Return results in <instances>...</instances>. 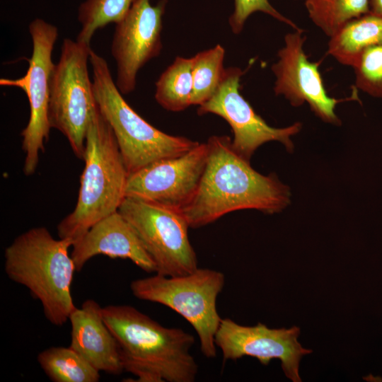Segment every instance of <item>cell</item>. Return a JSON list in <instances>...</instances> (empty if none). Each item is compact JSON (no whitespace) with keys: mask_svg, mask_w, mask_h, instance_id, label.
I'll return each mask as SVG.
<instances>
[{"mask_svg":"<svg viewBox=\"0 0 382 382\" xmlns=\"http://www.w3.org/2000/svg\"><path fill=\"white\" fill-rule=\"evenodd\" d=\"M37 359L53 382H98L100 378V371L69 346L47 348Z\"/></svg>","mask_w":382,"mask_h":382,"instance_id":"cell-18","label":"cell"},{"mask_svg":"<svg viewBox=\"0 0 382 382\" xmlns=\"http://www.w3.org/2000/svg\"><path fill=\"white\" fill-rule=\"evenodd\" d=\"M206 166L197 190L180 211L190 228L214 222L228 213L257 209L281 212L290 202L289 187L274 175H264L233 148L227 136L214 135L206 142Z\"/></svg>","mask_w":382,"mask_h":382,"instance_id":"cell-1","label":"cell"},{"mask_svg":"<svg viewBox=\"0 0 382 382\" xmlns=\"http://www.w3.org/2000/svg\"><path fill=\"white\" fill-rule=\"evenodd\" d=\"M300 328H270L258 323L242 325L232 319L222 318L215 336V344L223 360H237L243 357L256 358L262 365L278 359L285 376L293 382H301L299 364L303 356L312 352L298 341Z\"/></svg>","mask_w":382,"mask_h":382,"instance_id":"cell-14","label":"cell"},{"mask_svg":"<svg viewBox=\"0 0 382 382\" xmlns=\"http://www.w3.org/2000/svg\"><path fill=\"white\" fill-rule=\"evenodd\" d=\"M376 45H382V16L369 12L350 21L330 37L328 54L354 68L363 52Z\"/></svg>","mask_w":382,"mask_h":382,"instance_id":"cell-17","label":"cell"},{"mask_svg":"<svg viewBox=\"0 0 382 382\" xmlns=\"http://www.w3.org/2000/svg\"><path fill=\"white\" fill-rule=\"evenodd\" d=\"M134 0H85L78 8L80 30L76 40L87 45L98 29L117 23L125 16Z\"/></svg>","mask_w":382,"mask_h":382,"instance_id":"cell-22","label":"cell"},{"mask_svg":"<svg viewBox=\"0 0 382 382\" xmlns=\"http://www.w3.org/2000/svg\"><path fill=\"white\" fill-rule=\"evenodd\" d=\"M224 285V273L198 267L180 276L137 279L130 289L137 299L163 305L185 319L198 336L201 352L211 359L216 356L215 336L222 320L216 300Z\"/></svg>","mask_w":382,"mask_h":382,"instance_id":"cell-6","label":"cell"},{"mask_svg":"<svg viewBox=\"0 0 382 382\" xmlns=\"http://www.w3.org/2000/svg\"><path fill=\"white\" fill-rule=\"evenodd\" d=\"M71 248V256L76 272L99 255L129 259L146 272H156L153 260L135 231L118 211L96 223Z\"/></svg>","mask_w":382,"mask_h":382,"instance_id":"cell-15","label":"cell"},{"mask_svg":"<svg viewBox=\"0 0 382 382\" xmlns=\"http://www.w3.org/2000/svg\"><path fill=\"white\" fill-rule=\"evenodd\" d=\"M207 143L187 153L156 161L129 175L125 197L181 211L195 195L207 159Z\"/></svg>","mask_w":382,"mask_h":382,"instance_id":"cell-12","label":"cell"},{"mask_svg":"<svg viewBox=\"0 0 382 382\" xmlns=\"http://www.w3.org/2000/svg\"><path fill=\"white\" fill-rule=\"evenodd\" d=\"M370 12L382 16V0H369Z\"/></svg>","mask_w":382,"mask_h":382,"instance_id":"cell-25","label":"cell"},{"mask_svg":"<svg viewBox=\"0 0 382 382\" xmlns=\"http://www.w3.org/2000/svg\"><path fill=\"white\" fill-rule=\"evenodd\" d=\"M355 86L374 97H382V45L366 49L353 68Z\"/></svg>","mask_w":382,"mask_h":382,"instance_id":"cell-23","label":"cell"},{"mask_svg":"<svg viewBox=\"0 0 382 382\" xmlns=\"http://www.w3.org/2000/svg\"><path fill=\"white\" fill-rule=\"evenodd\" d=\"M90 45L64 38L50 79L48 117L51 128L68 140L83 159L87 129L98 106L89 77Z\"/></svg>","mask_w":382,"mask_h":382,"instance_id":"cell-7","label":"cell"},{"mask_svg":"<svg viewBox=\"0 0 382 382\" xmlns=\"http://www.w3.org/2000/svg\"><path fill=\"white\" fill-rule=\"evenodd\" d=\"M103 320L115 337L124 371L138 382H194L198 364L190 351L194 336L164 327L129 305L103 307Z\"/></svg>","mask_w":382,"mask_h":382,"instance_id":"cell-2","label":"cell"},{"mask_svg":"<svg viewBox=\"0 0 382 382\" xmlns=\"http://www.w3.org/2000/svg\"><path fill=\"white\" fill-rule=\"evenodd\" d=\"M33 50L28 59V68L21 78H1V86L16 87L24 91L29 102V120L21 133L22 149L25 154L23 172L31 175L39 162L40 151L49 139L51 129L48 108L50 79L54 64L52 54L58 37V29L42 18H35L29 25Z\"/></svg>","mask_w":382,"mask_h":382,"instance_id":"cell-9","label":"cell"},{"mask_svg":"<svg viewBox=\"0 0 382 382\" xmlns=\"http://www.w3.org/2000/svg\"><path fill=\"white\" fill-rule=\"evenodd\" d=\"M69 347L99 371L119 375L123 371L118 343L105 324L103 307L87 299L71 313Z\"/></svg>","mask_w":382,"mask_h":382,"instance_id":"cell-16","label":"cell"},{"mask_svg":"<svg viewBox=\"0 0 382 382\" xmlns=\"http://www.w3.org/2000/svg\"><path fill=\"white\" fill-rule=\"evenodd\" d=\"M224 57L225 50L219 44L191 57L193 86L192 105L204 104L215 93L226 70Z\"/></svg>","mask_w":382,"mask_h":382,"instance_id":"cell-21","label":"cell"},{"mask_svg":"<svg viewBox=\"0 0 382 382\" xmlns=\"http://www.w3.org/2000/svg\"><path fill=\"white\" fill-rule=\"evenodd\" d=\"M257 11L273 17L276 20L289 25L294 30H302L291 20L275 9L268 0H234V9L228 19L231 31L234 34L241 33L248 17Z\"/></svg>","mask_w":382,"mask_h":382,"instance_id":"cell-24","label":"cell"},{"mask_svg":"<svg viewBox=\"0 0 382 382\" xmlns=\"http://www.w3.org/2000/svg\"><path fill=\"white\" fill-rule=\"evenodd\" d=\"M73 244L39 226L18 236L4 251L8 277L25 286L40 302L47 320L57 326L65 324L76 308L71 289L76 271L69 253Z\"/></svg>","mask_w":382,"mask_h":382,"instance_id":"cell-3","label":"cell"},{"mask_svg":"<svg viewBox=\"0 0 382 382\" xmlns=\"http://www.w3.org/2000/svg\"><path fill=\"white\" fill-rule=\"evenodd\" d=\"M83 160L76 204L57 226L59 238L74 243L96 223L118 211L129 175L113 132L98 108L87 129Z\"/></svg>","mask_w":382,"mask_h":382,"instance_id":"cell-4","label":"cell"},{"mask_svg":"<svg viewBox=\"0 0 382 382\" xmlns=\"http://www.w3.org/2000/svg\"><path fill=\"white\" fill-rule=\"evenodd\" d=\"M118 212L130 224L153 260L156 274L174 277L198 268L188 237L189 224L180 211L125 197Z\"/></svg>","mask_w":382,"mask_h":382,"instance_id":"cell-8","label":"cell"},{"mask_svg":"<svg viewBox=\"0 0 382 382\" xmlns=\"http://www.w3.org/2000/svg\"><path fill=\"white\" fill-rule=\"evenodd\" d=\"M167 0H134L123 18L115 24L110 46L116 63L115 84L122 95L136 88L139 71L162 50L163 16Z\"/></svg>","mask_w":382,"mask_h":382,"instance_id":"cell-10","label":"cell"},{"mask_svg":"<svg viewBox=\"0 0 382 382\" xmlns=\"http://www.w3.org/2000/svg\"><path fill=\"white\" fill-rule=\"evenodd\" d=\"M305 6L313 23L329 37L370 12L369 0H306Z\"/></svg>","mask_w":382,"mask_h":382,"instance_id":"cell-20","label":"cell"},{"mask_svg":"<svg viewBox=\"0 0 382 382\" xmlns=\"http://www.w3.org/2000/svg\"><path fill=\"white\" fill-rule=\"evenodd\" d=\"M303 30H294L284 36V45L277 52L278 60L271 69L275 76L274 91L283 96L294 107L308 103L316 116L327 123L340 125L336 105L357 99L355 93L347 98L330 97L319 71L322 61L311 62L303 51Z\"/></svg>","mask_w":382,"mask_h":382,"instance_id":"cell-13","label":"cell"},{"mask_svg":"<svg viewBox=\"0 0 382 382\" xmlns=\"http://www.w3.org/2000/svg\"><path fill=\"white\" fill-rule=\"evenodd\" d=\"M243 74V70L238 67L226 68L215 93L198 107V115L212 113L225 120L233 134V149L248 161L258 147L271 141L281 142L291 151L294 144L291 137L300 132L301 123L296 122L283 128L267 125L239 91Z\"/></svg>","mask_w":382,"mask_h":382,"instance_id":"cell-11","label":"cell"},{"mask_svg":"<svg viewBox=\"0 0 382 382\" xmlns=\"http://www.w3.org/2000/svg\"><path fill=\"white\" fill-rule=\"evenodd\" d=\"M155 86V99L164 109L180 112L192 105L191 58L177 57L161 74Z\"/></svg>","mask_w":382,"mask_h":382,"instance_id":"cell-19","label":"cell"},{"mask_svg":"<svg viewBox=\"0 0 382 382\" xmlns=\"http://www.w3.org/2000/svg\"><path fill=\"white\" fill-rule=\"evenodd\" d=\"M89 62L98 108L113 132L129 174L156 161L181 156L199 144L152 126L124 99L107 61L91 49Z\"/></svg>","mask_w":382,"mask_h":382,"instance_id":"cell-5","label":"cell"}]
</instances>
